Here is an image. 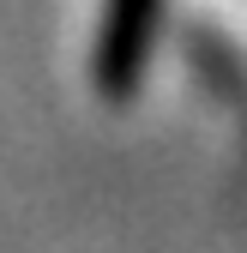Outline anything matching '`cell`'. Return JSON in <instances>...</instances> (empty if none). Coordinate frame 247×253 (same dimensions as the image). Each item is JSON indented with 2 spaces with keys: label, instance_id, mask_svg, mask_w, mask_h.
I'll list each match as a JSON object with an SVG mask.
<instances>
[{
  "label": "cell",
  "instance_id": "cell-1",
  "mask_svg": "<svg viewBox=\"0 0 247 253\" xmlns=\"http://www.w3.org/2000/svg\"><path fill=\"white\" fill-rule=\"evenodd\" d=\"M163 24V0H103L97 18V48H90V79L109 103H127L145 67H151V42Z\"/></svg>",
  "mask_w": 247,
  "mask_h": 253
}]
</instances>
